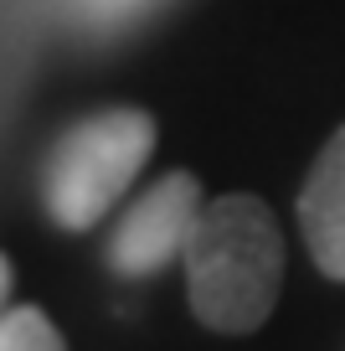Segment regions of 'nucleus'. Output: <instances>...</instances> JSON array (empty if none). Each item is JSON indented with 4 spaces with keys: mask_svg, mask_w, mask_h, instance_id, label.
I'll return each mask as SVG.
<instances>
[{
    "mask_svg": "<svg viewBox=\"0 0 345 351\" xmlns=\"http://www.w3.org/2000/svg\"><path fill=\"white\" fill-rule=\"evenodd\" d=\"M5 295H11V263H5V253H0V305H5Z\"/></svg>",
    "mask_w": 345,
    "mask_h": 351,
    "instance_id": "7",
    "label": "nucleus"
},
{
    "mask_svg": "<svg viewBox=\"0 0 345 351\" xmlns=\"http://www.w3.org/2000/svg\"><path fill=\"white\" fill-rule=\"evenodd\" d=\"M88 16H129V11H140L144 0H77Z\"/></svg>",
    "mask_w": 345,
    "mask_h": 351,
    "instance_id": "6",
    "label": "nucleus"
},
{
    "mask_svg": "<svg viewBox=\"0 0 345 351\" xmlns=\"http://www.w3.org/2000/svg\"><path fill=\"white\" fill-rule=\"evenodd\" d=\"M299 228L314 269H324L330 279H345V124L309 165V181L299 191Z\"/></svg>",
    "mask_w": 345,
    "mask_h": 351,
    "instance_id": "4",
    "label": "nucleus"
},
{
    "mask_svg": "<svg viewBox=\"0 0 345 351\" xmlns=\"http://www.w3.org/2000/svg\"><path fill=\"white\" fill-rule=\"evenodd\" d=\"M0 351H67V341L36 305H16L0 310Z\"/></svg>",
    "mask_w": 345,
    "mask_h": 351,
    "instance_id": "5",
    "label": "nucleus"
},
{
    "mask_svg": "<svg viewBox=\"0 0 345 351\" xmlns=\"http://www.w3.org/2000/svg\"><path fill=\"white\" fill-rule=\"evenodd\" d=\"M206 197H201V181L191 171H170L160 176L129 212L124 222L114 228L108 238V263L129 279L144 274H160L165 263L186 258V243H191V228L201 217Z\"/></svg>",
    "mask_w": 345,
    "mask_h": 351,
    "instance_id": "3",
    "label": "nucleus"
},
{
    "mask_svg": "<svg viewBox=\"0 0 345 351\" xmlns=\"http://www.w3.org/2000/svg\"><path fill=\"white\" fill-rule=\"evenodd\" d=\"M150 150H155V119L144 109H103L77 119L52 145L42 171V197L52 222L67 232L93 228L134 186Z\"/></svg>",
    "mask_w": 345,
    "mask_h": 351,
    "instance_id": "2",
    "label": "nucleus"
},
{
    "mask_svg": "<svg viewBox=\"0 0 345 351\" xmlns=\"http://www.w3.org/2000/svg\"><path fill=\"white\" fill-rule=\"evenodd\" d=\"M283 289V238L258 197H216L186 243V295L201 326L248 336L273 315Z\"/></svg>",
    "mask_w": 345,
    "mask_h": 351,
    "instance_id": "1",
    "label": "nucleus"
}]
</instances>
